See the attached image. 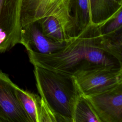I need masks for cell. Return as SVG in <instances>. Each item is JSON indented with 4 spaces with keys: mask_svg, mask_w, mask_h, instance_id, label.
I'll return each mask as SVG.
<instances>
[{
    "mask_svg": "<svg viewBox=\"0 0 122 122\" xmlns=\"http://www.w3.org/2000/svg\"><path fill=\"white\" fill-rule=\"evenodd\" d=\"M122 9V0H90L91 23H104Z\"/></svg>",
    "mask_w": 122,
    "mask_h": 122,
    "instance_id": "30bf717a",
    "label": "cell"
},
{
    "mask_svg": "<svg viewBox=\"0 0 122 122\" xmlns=\"http://www.w3.org/2000/svg\"><path fill=\"white\" fill-rule=\"evenodd\" d=\"M21 0H0V53L20 43Z\"/></svg>",
    "mask_w": 122,
    "mask_h": 122,
    "instance_id": "277c9868",
    "label": "cell"
},
{
    "mask_svg": "<svg viewBox=\"0 0 122 122\" xmlns=\"http://www.w3.org/2000/svg\"><path fill=\"white\" fill-rule=\"evenodd\" d=\"M17 87L0 70V122H31L17 97Z\"/></svg>",
    "mask_w": 122,
    "mask_h": 122,
    "instance_id": "52a82bcc",
    "label": "cell"
},
{
    "mask_svg": "<svg viewBox=\"0 0 122 122\" xmlns=\"http://www.w3.org/2000/svg\"><path fill=\"white\" fill-rule=\"evenodd\" d=\"M67 42L58 41L45 35L37 20L21 27L20 44L27 52L50 54L61 50Z\"/></svg>",
    "mask_w": 122,
    "mask_h": 122,
    "instance_id": "ba28073f",
    "label": "cell"
},
{
    "mask_svg": "<svg viewBox=\"0 0 122 122\" xmlns=\"http://www.w3.org/2000/svg\"><path fill=\"white\" fill-rule=\"evenodd\" d=\"M71 15L79 32L91 23L90 0H73Z\"/></svg>",
    "mask_w": 122,
    "mask_h": 122,
    "instance_id": "7c38bea8",
    "label": "cell"
},
{
    "mask_svg": "<svg viewBox=\"0 0 122 122\" xmlns=\"http://www.w3.org/2000/svg\"><path fill=\"white\" fill-rule=\"evenodd\" d=\"M73 122H101L89 102L82 94L78 98L74 106Z\"/></svg>",
    "mask_w": 122,
    "mask_h": 122,
    "instance_id": "4fadbf2b",
    "label": "cell"
},
{
    "mask_svg": "<svg viewBox=\"0 0 122 122\" xmlns=\"http://www.w3.org/2000/svg\"><path fill=\"white\" fill-rule=\"evenodd\" d=\"M73 76L81 94L92 95L122 83V68L102 65L79 71Z\"/></svg>",
    "mask_w": 122,
    "mask_h": 122,
    "instance_id": "3957f363",
    "label": "cell"
},
{
    "mask_svg": "<svg viewBox=\"0 0 122 122\" xmlns=\"http://www.w3.org/2000/svg\"><path fill=\"white\" fill-rule=\"evenodd\" d=\"M83 96L101 122H122V83L101 92Z\"/></svg>",
    "mask_w": 122,
    "mask_h": 122,
    "instance_id": "5b68a950",
    "label": "cell"
},
{
    "mask_svg": "<svg viewBox=\"0 0 122 122\" xmlns=\"http://www.w3.org/2000/svg\"><path fill=\"white\" fill-rule=\"evenodd\" d=\"M16 94L31 122H40L41 98L38 95L17 87Z\"/></svg>",
    "mask_w": 122,
    "mask_h": 122,
    "instance_id": "8fae6325",
    "label": "cell"
},
{
    "mask_svg": "<svg viewBox=\"0 0 122 122\" xmlns=\"http://www.w3.org/2000/svg\"><path fill=\"white\" fill-rule=\"evenodd\" d=\"M28 54L33 66L71 75L79 71L102 65L122 68V53L104 39L100 25L92 23L56 52L41 54L29 51Z\"/></svg>",
    "mask_w": 122,
    "mask_h": 122,
    "instance_id": "6da1fadb",
    "label": "cell"
},
{
    "mask_svg": "<svg viewBox=\"0 0 122 122\" xmlns=\"http://www.w3.org/2000/svg\"><path fill=\"white\" fill-rule=\"evenodd\" d=\"M45 35L60 41H69L79 33L72 15L48 16L37 20Z\"/></svg>",
    "mask_w": 122,
    "mask_h": 122,
    "instance_id": "9c48e42d",
    "label": "cell"
},
{
    "mask_svg": "<svg viewBox=\"0 0 122 122\" xmlns=\"http://www.w3.org/2000/svg\"><path fill=\"white\" fill-rule=\"evenodd\" d=\"M73 0H21V27L48 16L71 15Z\"/></svg>",
    "mask_w": 122,
    "mask_h": 122,
    "instance_id": "8992f818",
    "label": "cell"
},
{
    "mask_svg": "<svg viewBox=\"0 0 122 122\" xmlns=\"http://www.w3.org/2000/svg\"><path fill=\"white\" fill-rule=\"evenodd\" d=\"M40 97L60 122H73L74 106L81 94L73 75L34 66Z\"/></svg>",
    "mask_w": 122,
    "mask_h": 122,
    "instance_id": "7a4b0ae2",
    "label": "cell"
},
{
    "mask_svg": "<svg viewBox=\"0 0 122 122\" xmlns=\"http://www.w3.org/2000/svg\"><path fill=\"white\" fill-rule=\"evenodd\" d=\"M102 36L109 35L122 29V9L119 10L113 16L100 25Z\"/></svg>",
    "mask_w": 122,
    "mask_h": 122,
    "instance_id": "5bb4252c",
    "label": "cell"
}]
</instances>
